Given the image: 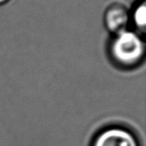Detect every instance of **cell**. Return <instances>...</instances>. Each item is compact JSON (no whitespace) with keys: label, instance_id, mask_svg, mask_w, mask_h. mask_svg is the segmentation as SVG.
I'll return each mask as SVG.
<instances>
[{"label":"cell","instance_id":"4","mask_svg":"<svg viewBox=\"0 0 146 146\" xmlns=\"http://www.w3.org/2000/svg\"><path fill=\"white\" fill-rule=\"evenodd\" d=\"M130 26L133 29L144 33L146 28V0H138L130 9Z\"/></svg>","mask_w":146,"mask_h":146},{"label":"cell","instance_id":"5","mask_svg":"<svg viewBox=\"0 0 146 146\" xmlns=\"http://www.w3.org/2000/svg\"><path fill=\"white\" fill-rule=\"evenodd\" d=\"M8 2H9V0H0V6L5 4V3H7Z\"/></svg>","mask_w":146,"mask_h":146},{"label":"cell","instance_id":"1","mask_svg":"<svg viewBox=\"0 0 146 146\" xmlns=\"http://www.w3.org/2000/svg\"><path fill=\"white\" fill-rule=\"evenodd\" d=\"M107 53L111 62L117 68L123 70L134 69L145 60V38L141 33L130 27L111 34Z\"/></svg>","mask_w":146,"mask_h":146},{"label":"cell","instance_id":"3","mask_svg":"<svg viewBox=\"0 0 146 146\" xmlns=\"http://www.w3.org/2000/svg\"><path fill=\"white\" fill-rule=\"evenodd\" d=\"M104 23L111 34L130 27V9L121 3H111L104 11Z\"/></svg>","mask_w":146,"mask_h":146},{"label":"cell","instance_id":"2","mask_svg":"<svg viewBox=\"0 0 146 146\" xmlns=\"http://www.w3.org/2000/svg\"><path fill=\"white\" fill-rule=\"evenodd\" d=\"M90 146H140V144L131 129L112 125L100 129L94 135Z\"/></svg>","mask_w":146,"mask_h":146}]
</instances>
